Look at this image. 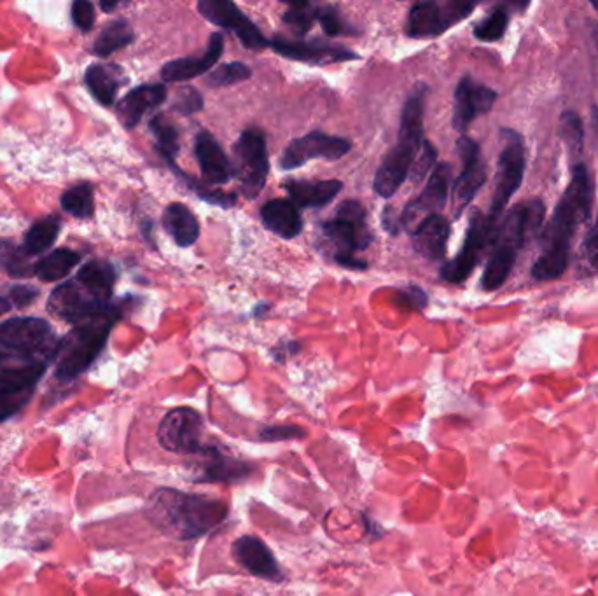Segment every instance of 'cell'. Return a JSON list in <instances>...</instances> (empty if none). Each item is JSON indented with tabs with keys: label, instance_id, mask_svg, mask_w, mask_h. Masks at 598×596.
Instances as JSON below:
<instances>
[{
	"label": "cell",
	"instance_id": "obj_5",
	"mask_svg": "<svg viewBox=\"0 0 598 596\" xmlns=\"http://www.w3.org/2000/svg\"><path fill=\"white\" fill-rule=\"evenodd\" d=\"M118 317V310L111 306L105 312L77 324L58 343V347L55 348V375L60 382L76 380L77 376L83 375L84 371L97 361Z\"/></svg>",
	"mask_w": 598,
	"mask_h": 596
},
{
	"label": "cell",
	"instance_id": "obj_46",
	"mask_svg": "<svg viewBox=\"0 0 598 596\" xmlns=\"http://www.w3.org/2000/svg\"><path fill=\"white\" fill-rule=\"evenodd\" d=\"M30 396H32V390H30V392L18 394V396L4 397V399H0V422H4L9 416L16 415V413L27 404Z\"/></svg>",
	"mask_w": 598,
	"mask_h": 596
},
{
	"label": "cell",
	"instance_id": "obj_42",
	"mask_svg": "<svg viewBox=\"0 0 598 596\" xmlns=\"http://www.w3.org/2000/svg\"><path fill=\"white\" fill-rule=\"evenodd\" d=\"M436 160H438L436 147L432 146L429 140H424L422 149L418 153V158L413 163V167H411V181L415 182V184H420V182L424 181L427 174L431 172V168L436 165Z\"/></svg>",
	"mask_w": 598,
	"mask_h": 596
},
{
	"label": "cell",
	"instance_id": "obj_2",
	"mask_svg": "<svg viewBox=\"0 0 598 596\" xmlns=\"http://www.w3.org/2000/svg\"><path fill=\"white\" fill-rule=\"evenodd\" d=\"M146 518L161 534L177 541H195L214 532L228 518V507L203 495L158 488L147 499Z\"/></svg>",
	"mask_w": 598,
	"mask_h": 596
},
{
	"label": "cell",
	"instance_id": "obj_26",
	"mask_svg": "<svg viewBox=\"0 0 598 596\" xmlns=\"http://www.w3.org/2000/svg\"><path fill=\"white\" fill-rule=\"evenodd\" d=\"M261 221L266 229L286 240H293L303 231V219L299 208L286 198L266 201L261 208Z\"/></svg>",
	"mask_w": 598,
	"mask_h": 596
},
{
	"label": "cell",
	"instance_id": "obj_9",
	"mask_svg": "<svg viewBox=\"0 0 598 596\" xmlns=\"http://www.w3.org/2000/svg\"><path fill=\"white\" fill-rule=\"evenodd\" d=\"M499 222L492 221L481 210H473L469 217L466 240L459 254L441 268V278L448 284H464L478 266L481 257L494 247Z\"/></svg>",
	"mask_w": 598,
	"mask_h": 596
},
{
	"label": "cell",
	"instance_id": "obj_53",
	"mask_svg": "<svg viewBox=\"0 0 598 596\" xmlns=\"http://www.w3.org/2000/svg\"><path fill=\"white\" fill-rule=\"evenodd\" d=\"M100 7L104 9L105 13H109V11H112V9H116V7H118V2H111V4H109V2H102Z\"/></svg>",
	"mask_w": 598,
	"mask_h": 596
},
{
	"label": "cell",
	"instance_id": "obj_13",
	"mask_svg": "<svg viewBox=\"0 0 598 596\" xmlns=\"http://www.w3.org/2000/svg\"><path fill=\"white\" fill-rule=\"evenodd\" d=\"M452 184V165L439 163L432 170L425 189L417 200L410 201L401 214V228L413 235L418 226L431 215L439 214L445 208Z\"/></svg>",
	"mask_w": 598,
	"mask_h": 596
},
{
	"label": "cell",
	"instance_id": "obj_33",
	"mask_svg": "<svg viewBox=\"0 0 598 596\" xmlns=\"http://www.w3.org/2000/svg\"><path fill=\"white\" fill-rule=\"evenodd\" d=\"M60 233V217L49 215L41 221L35 222L32 228L28 229L23 242V254L27 256H39L42 252L51 249Z\"/></svg>",
	"mask_w": 598,
	"mask_h": 596
},
{
	"label": "cell",
	"instance_id": "obj_45",
	"mask_svg": "<svg viewBox=\"0 0 598 596\" xmlns=\"http://www.w3.org/2000/svg\"><path fill=\"white\" fill-rule=\"evenodd\" d=\"M583 257L592 270L598 271V217L583 243Z\"/></svg>",
	"mask_w": 598,
	"mask_h": 596
},
{
	"label": "cell",
	"instance_id": "obj_35",
	"mask_svg": "<svg viewBox=\"0 0 598 596\" xmlns=\"http://www.w3.org/2000/svg\"><path fill=\"white\" fill-rule=\"evenodd\" d=\"M135 39L132 27L126 20H114L107 23L98 34L93 51L98 56H109L119 49L126 48Z\"/></svg>",
	"mask_w": 598,
	"mask_h": 596
},
{
	"label": "cell",
	"instance_id": "obj_15",
	"mask_svg": "<svg viewBox=\"0 0 598 596\" xmlns=\"http://www.w3.org/2000/svg\"><path fill=\"white\" fill-rule=\"evenodd\" d=\"M198 13L212 25L231 30L244 48L258 51L270 46V39H266L251 18H247L230 0H200Z\"/></svg>",
	"mask_w": 598,
	"mask_h": 596
},
{
	"label": "cell",
	"instance_id": "obj_28",
	"mask_svg": "<svg viewBox=\"0 0 598 596\" xmlns=\"http://www.w3.org/2000/svg\"><path fill=\"white\" fill-rule=\"evenodd\" d=\"M163 228L174 238L179 247L195 245L200 236V222L191 208L182 203H172L163 212Z\"/></svg>",
	"mask_w": 598,
	"mask_h": 596
},
{
	"label": "cell",
	"instance_id": "obj_50",
	"mask_svg": "<svg viewBox=\"0 0 598 596\" xmlns=\"http://www.w3.org/2000/svg\"><path fill=\"white\" fill-rule=\"evenodd\" d=\"M404 298L408 299L410 303L413 305L418 306V308H424L427 306V294H425L422 289H418L415 285H410L406 291L401 292Z\"/></svg>",
	"mask_w": 598,
	"mask_h": 596
},
{
	"label": "cell",
	"instance_id": "obj_12",
	"mask_svg": "<svg viewBox=\"0 0 598 596\" xmlns=\"http://www.w3.org/2000/svg\"><path fill=\"white\" fill-rule=\"evenodd\" d=\"M457 151H459L460 161H462V172H460L457 181L453 182L452 201L453 212L459 219L462 212L466 210L474 196L480 193V189L487 182V163L481 156V149L478 142L462 135L457 140Z\"/></svg>",
	"mask_w": 598,
	"mask_h": 596
},
{
	"label": "cell",
	"instance_id": "obj_8",
	"mask_svg": "<svg viewBox=\"0 0 598 596\" xmlns=\"http://www.w3.org/2000/svg\"><path fill=\"white\" fill-rule=\"evenodd\" d=\"M501 137L504 144L497 160L494 196L488 212V217L495 222H499L502 212L508 207L509 200L522 186L525 167H527V153H525L522 135L515 130L504 128L501 130Z\"/></svg>",
	"mask_w": 598,
	"mask_h": 596
},
{
	"label": "cell",
	"instance_id": "obj_22",
	"mask_svg": "<svg viewBox=\"0 0 598 596\" xmlns=\"http://www.w3.org/2000/svg\"><path fill=\"white\" fill-rule=\"evenodd\" d=\"M224 53V37L219 32L210 35L207 51L200 56H184L179 60H172L161 69V79L165 83H184L189 79L209 74L214 69L217 60Z\"/></svg>",
	"mask_w": 598,
	"mask_h": 596
},
{
	"label": "cell",
	"instance_id": "obj_48",
	"mask_svg": "<svg viewBox=\"0 0 598 596\" xmlns=\"http://www.w3.org/2000/svg\"><path fill=\"white\" fill-rule=\"evenodd\" d=\"M39 296V291L32 287V285H16L11 289V305L16 308H25L34 303L35 299Z\"/></svg>",
	"mask_w": 598,
	"mask_h": 596
},
{
	"label": "cell",
	"instance_id": "obj_3",
	"mask_svg": "<svg viewBox=\"0 0 598 596\" xmlns=\"http://www.w3.org/2000/svg\"><path fill=\"white\" fill-rule=\"evenodd\" d=\"M427 91V84H417L404 102L397 144L390 149L383 158L382 165L376 170L373 189L380 198L396 195L397 189L410 177L411 167L424 144V104Z\"/></svg>",
	"mask_w": 598,
	"mask_h": 596
},
{
	"label": "cell",
	"instance_id": "obj_32",
	"mask_svg": "<svg viewBox=\"0 0 598 596\" xmlns=\"http://www.w3.org/2000/svg\"><path fill=\"white\" fill-rule=\"evenodd\" d=\"M81 263V254L76 250L58 249L48 256L41 257V261L35 264V275L41 278L42 282H58L67 277L74 266Z\"/></svg>",
	"mask_w": 598,
	"mask_h": 596
},
{
	"label": "cell",
	"instance_id": "obj_47",
	"mask_svg": "<svg viewBox=\"0 0 598 596\" xmlns=\"http://www.w3.org/2000/svg\"><path fill=\"white\" fill-rule=\"evenodd\" d=\"M305 436V430L294 427V425H279V427H266L261 430V437L265 441H280V439H293V437Z\"/></svg>",
	"mask_w": 598,
	"mask_h": 596
},
{
	"label": "cell",
	"instance_id": "obj_7",
	"mask_svg": "<svg viewBox=\"0 0 598 596\" xmlns=\"http://www.w3.org/2000/svg\"><path fill=\"white\" fill-rule=\"evenodd\" d=\"M233 177L237 179L242 195L247 200H254L265 189L270 160L266 135L258 126H251L240 133L237 144L233 147Z\"/></svg>",
	"mask_w": 598,
	"mask_h": 596
},
{
	"label": "cell",
	"instance_id": "obj_21",
	"mask_svg": "<svg viewBox=\"0 0 598 596\" xmlns=\"http://www.w3.org/2000/svg\"><path fill=\"white\" fill-rule=\"evenodd\" d=\"M233 556L252 576L261 577L266 581L280 583L284 579V572L280 569L277 558L272 549L266 546L259 537L245 535L233 544Z\"/></svg>",
	"mask_w": 598,
	"mask_h": 596
},
{
	"label": "cell",
	"instance_id": "obj_43",
	"mask_svg": "<svg viewBox=\"0 0 598 596\" xmlns=\"http://www.w3.org/2000/svg\"><path fill=\"white\" fill-rule=\"evenodd\" d=\"M203 97L200 95V91L193 88V86H182L177 97H175L174 105L172 109L175 112H179L181 116H191L196 114L203 109Z\"/></svg>",
	"mask_w": 598,
	"mask_h": 596
},
{
	"label": "cell",
	"instance_id": "obj_44",
	"mask_svg": "<svg viewBox=\"0 0 598 596\" xmlns=\"http://www.w3.org/2000/svg\"><path fill=\"white\" fill-rule=\"evenodd\" d=\"M72 21L79 30L90 32L95 25V6L86 0H77L72 4Z\"/></svg>",
	"mask_w": 598,
	"mask_h": 596
},
{
	"label": "cell",
	"instance_id": "obj_52",
	"mask_svg": "<svg viewBox=\"0 0 598 596\" xmlns=\"http://www.w3.org/2000/svg\"><path fill=\"white\" fill-rule=\"evenodd\" d=\"M11 359V352L6 350V348L0 347V366L4 364V362L9 361Z\"/></svg>",
	"mask_w": 598,
	"mask_h": 596
},
{
	"label": "cell",
	"instance_id": "obj_24",
	"mask_svg": "<svg viewBox=\"0 0 598 596\" xmlns=\"http://www.w3.org/2000/svg\"><path fill=\"white\" fill-rule=\"evenodd\" d=\"M167 100L165 84H144L130 91L118 104V118L125 128L133 130L147 112L154 111Z\"/></svg>",
	"mask_w": 598,
	"mask_h": 596
},
{
	"label": "cell",
	"instance_id": "obj_4",
	"mask_svg": "<svg viewBox=\"0 0 598 596\" xmlns=\"http://www.w3.org/2000/svg\"><path fill=\"white\" fill-rule=\"evenodd\" d=\"M544 210L546 207L541 200L522 201L499 222L492 254L481 277L483 291L494 292L506 284L515 268L518 252L543 226Z\"/></svg>",
	"mask_w": 598,
	"mask_h": 596
},
{
	"label": "cell",
	"instance_id": "obj_30",
	"mask_svg": "<svg viewBox=\"0 0 598 596\" xmlns=\"http://www.w3.org/2000/svg\"><path fill=\"white\" fill-rule=\"evenodd\" d=\"M74 278L79 284L84 285L93 296H97L100 301L109 305L114 285H116V270L111 263L102 261V259L88 261L81 270L77 271Z\"/></svg>",
	"mask_w": 598,
	"mask_h": 596
},
{
	"label": "cell",
	"instance_id": "obj_1",
	"mask_svg": "<svg viewBox=\"0 0 598 596\" xmlns=\"http://www.w3.org/2000/svg\"><path fill=\"white\" fill-rule=\"evenodd\" d=\"M595 184L585 163L578 161L571 168V181L555 207L550 221L541 235V250L532 266V277L539 282H550L562 277L569 263L574 236L579 228L590 221Z\"/></svg>",
	"mask_w": 598,
	"mask_h": 596
},
{
	"label": "cell",
	"instance_id": "obj_34",
	"mask_svg": "<svg viewBox=\"0 0 598 596\" xmlns=\"http://www.w3.org/2000/svg\"><path fill=\"white\" fill-rule=\"evenodd\" d=\"M149 130L156 140V149L161 158L167 161L168 167L175 165V158L179 153V130L175 123H172L165 114H158L151 119Z\"/></svg>",
	"mask_w": 598,
	"mask_h": 596
},
{
	"label": "cell",
	"instance_id": "obj_23",
	"mask_svg": "<svg viewBox=\"0 0 598 596\" xmlns=\"http://www.w3.org/2000/svg\"><path fill=\"white\" fill-rule=\"evenodd\" d=\"M195 154L205 184H226L233 177V168L223 147L219 146L216 137L207 130H200L196 135Z\"/></svg>",
	"mask_w": 598,
	"mask_h": 596
},
{
	"label": "cell",
	"instance_id": "obj_41",
	"mask_svg": "<svg viewBox=\"0 0 598 596\" xmlns=\"http://www.w3.org/2000/svg\"><path fill=\"white\" fill-rule=\"evenodd\" d=\"M317 21L329 37L355 34V28L348 25L347 20L333 6L317 7Z\"/></svg>",
	"mask_w": 598,
	"mask_h": 596
},
{
	"label": "cell",
	"instance_id": "obj_10",
	"mask_svg": "<svg viewBox=\"0 0 598 596\" xmlns=\"http://www.w3.org/2000/svg\"><path fill=\"white\" fill-rule=\"evenodd\" d=\"M473 2H418L411 7L406 20V34L411 39H432L448 28L466 20L473 13Z\"/></svg>",
	"mask_w": 598,
	"mask_h": 596
},
{
	"label": "cell",
	"instance_id": "obj_14",
	"mask_svg": "<svg viewBox=\"0 0 598 596\" xmlns=\"http://www.w3.org/2000/svg\"><path fill=\"white\" fill-rule=\"evenodd\" d=\"M352 151V142L336 135H327L324 132H312L294 139L284 149L280 156L279 167L282 170H294L303 167L312 160H341Z\"/></svg>",
	"mask_w": 598,
	"mask_h": 596
},
{
	"label": "cell",
	"instance_id": "obj_19",
	"mask_svg": "<svg viewBox=\"0 0 598 596\" xmlns=\"http://www.w3.org/2000/svg\"><path fill=\"white\" fill-rule=\"evenodd\" d=\"M193 457L195 460L188 464L193 472L191 478L202 483L242 481L252 472V465L231 457L228 453L219 450L217 446H202V450Z\"/></svg>",
	"mask_w": 598,
	"mask_h": 596
},
{
	"label": "cell",
	"instance_id": "obj_54",
	"mask_svg": "<svg viewBox=\"0 0 598 596\" xmlns=\"http://www.w3.org/2000/svg\"><path fill=\"white\" fill-rule=\"evenodd\" d=\"M592 27L593 42H595V46H597L598 49V23H592Z\"/></svg>",
	"mask_w": 598,
	"mask_h": 596
},
{
	"label": "cell",
	"instance_id": "obj_18",
	"mask_svg": "<svg viewBox=\"0 0 598 596\" xmlns=\"http://www.w3.org/2000/svg\"><path fill=\"white\" fill-rule=\"evenodd\" d=\"M495 102L497 91L474 81L471 76L462 77L453 95V128L466 132L474 119L492 111Z\"/></svg>",
	"mask_w": 598,
	"mask_h": 596
},
{
	"label": "cell",
	"instance_id": "obj_27",
	"mask_svg": "<svg viewBox=\"0 0 598 596\" xmlns=\"http://www.w3.org/2000/svg\"><path fill=\"white\" fill-rule=\"evenodd\" d=\"M284 189L298 208H322L343 189L341 181H287Z\"/></svg>",
	"mask_w": 598,
	"mask_h": 596
},
{
	"label": "cell",
	"instance_id": "obj_40",
	"mask_svg": "<svg viewBox=\"0 0 598 596\" xmlns=\"http://www.w3.org/2000/svg\"><path fill=\"white\" fill-rule=\"evenodd\" d=\"M317 7L310 2H291L284 13V23L293 27L294 32L305 35L310 32L313 23L317 21Z\"/></svg>",
	"mask_w": 598,
	"mask_h": 596
},
{
	"label": "cell",
	"instance_id": "obj_36",
	"mask_svg": "<svg viewBox=\"0 0 598 596\" xmlns=\"http://www.w3.org/2000/svg\"><path fill=\"white\" fill-rule=\"evenodd\" d=\"M62 208L77 219L91 217L95 212V198H93V186L90 182H83L65 191L62 196Z\"/></svg>",
	"mask_w": 598,
	"mask_h": 596
},
{
	"label": "cell",
	"instance_id": "obj_29",
	"mask_svg": "<svg viewBox=\"0 0 598 596\" xmlns=\"http://www.w3.org/2000/svg\"><path fill=\"white\" fill-rule=\"evenodd\" d=\"M84 83L102 105H112L118 97L121 84L125 83L123 72L116 65H90L84 74Z\"/></svg>",
	"mask_w": 598,
	"mask_h": 596
},
{
	"label": "cell",
	"instance_id": "obj_37",
	"mask_svg": "<svg viewBox=\"0 0 598 596\" xmlns=\"http://www.w3.org/2000/svg\"><path fill=\"white\" fill-rule=\"evenodd\" d=\"M509 27V13L504 6H497L490 13L474 25V37L478 41L497 42L506 35Z\"/></svg>",
	"mask_w": 598,
	"mask_h": 596
},
{
	"label": "cell",
	"instance_id": "obj_38",
	"mask_svg": "<svg viewBox=\"0 0 598 596\" xmlns=\"http://www.w3.org/2000/svg\"><path fill=\"white\" fill-rule=\"evenodd\" d=\"M558 132L572 156H579L585 149V126L583 119L574 111H565L558 121Z\"/></svg>",
	"mask_w": 598,
	"mask_h": 596
},
{
	"label": "cell",
	"instance_id": "obj_6",
	"mask_svg": "<svg viewBox=\"0 0 598 596\" xmlns=\"http://www.w3.org/2000/svg\"><path fill=\"white\" fill-rule=\"evenodd\" d=\"M322 233L336 249V263L348 270H368V261L354 256V252L366 250L373 243L368 212L362 207V203L355 200L343 201L336 210L334 219L322 224Z\"/></svg>",
	"mask_w": 598,
	"mask_h": 596
},
{
	"label": "cell",
	"instance_id": "obj_20",
	"mask_svg": "<svg viewBox=\"0 0 598 596\" xmlns=\"http://www.w3.org/2000/svg\"><path fill=\"white\" fill-rule=\"evenodd\" d=\"M270 46L287 60L310 63V65L352 62V60L361 58L352 49L334 46V44L322 42L319 39L317 41H291L286 37H275L270 41Z\"/></svg>",
	"mask_w": 598,
	"mask_h": 596
},
{
	"label": "cell",
	"instance_id": "obj_39",
	"mask_svg": "<svg viewBox=\"0 0 598 596\" xmlns=\"http://www.w3.org/2000/svg\"><path fill=\"white\" fill-rule=\"evenodd\" d=\"M251 77V67H247L245 63H224V65L216 67V70H210L207 74V84L210 88H223V86H231V84L244 83Z\"/></svg>",
	"mask_w": 598,
	"mask_h": 596
},
{
	"label": "cell",
	"instance_id": "obj_55",
	"mask_svg": "<svg viewBox=\"0 0 598 596\" xmlns=\"http://www.w3.org/2000/svg\"><path fill=\"white\" fill-rule=\"evenodd\" d=\"M593 7H595V9L598 11V4H593Z\"/></svg>",
	"mask_w": 598,
	"mask_h": 596
},
{
	"label": "cell",
	"instance_id": "obj_17",
	"mask_svg": "<svg viewBox=\"0 0 598 596\" xmlns=\"http://www.w3.org/2000/svg\"><path fill=\"white\" fill-rule=\"evenodd\" d=\"M53 343V327L46 320L18 317L0 324V347L16 354L35 355Z\"/></svg>",
	"mask_w": 598,
	"mask_h": 596
},
{
	"label": "cell",
	"instance_id": "obj_51",
	"mask_svg": "<svg viewBox=\"0 0 598 596\" xmlns=\"http://www.w3.org/2000/svg\"><path fill=\"white\" fill-rule=\"evenodd\" d=\"M11 308H13V305H11V301H9V299L0 298V317H2V315H6Z\"/></svg>",
	"mask_w": 598,
	"mask_h": 596
},
{
	"label": "cell",
	"instance_id": "obj_25",
	"mask_svg": "<svg viewBox=\"0 0 598 596\" xmlns=\"http://www.w3.org/2000/svg\"><path fill=\"white\" fill-rule=\"evenodd\" d=\"M450 233H452V228H450V222L445 215H431L411 235L413 247L420 256L429 261H443Z\"/></svg>",
	"mask_w": 598,
	"mask_h": 596
},
{
	"label": "cell",
	"instance_id": "obj_16",
	"mask_svg": "<svg viewBox=\"0 0 598 596\" xmlns=\"http://www.w3.org/2000/svg\"><path fill=\"white\" fill-rule=\"evenodd\" d=\"M107 308H111V305L93 296L84 285L77 282L76 278L58 285L55 291L51 292L48 301L49 312L76 326L84 320L95 317L98 313L105 312Z\"/></svg>",
	"mask_w": 598,
	"mask_h": 596
},
{
	"label": "cell",
	"instance_id": "obj_11",
	"mask_svg": "<svg viewBox=\"0 0 598 596\" xmlns=\"http://www.w3.org/2000/svg\"><path fill=\"white\" fill-rule=\"evenodd\" d=\"M203 418L196 409L175 408L163 416L158 443L163 450L179 455H196L202 450Z\"/></svg>",
	"mask_w": 598,
	"mask_h": 596
},
{
	"label": "cell",
	"instance_id": "obj_49",
	"mask_svg": "<svg viewBox=\"0 0 598 596\" xmlns=\"http://www.w3.org/2000/svg\"><path fill=\"white\" fill-rule=\"evenodd\" d=\"M382 222L385 229L389 231L390 235L396 236L401 233V215L394 212V208L387 207L383 210Z\"/></svg>",
	"mask_w": 598,
	"mask_h": 596
},
{
	"label": "cell",
	"instance_id": "obj_31",
	"mask_svg": "<svg viewBox=\"0 0 598 596\" xmlns=\"http://www.w3.org/2000/svg\"><path fill=\"white\" fill-rule=\"evenodd\" d=\"M46 371L44 362H34L21 368L2 369L0 371V399L18 396L34 389Z\"/></svg>",
	"mask_w": 598,
	"mask_h": 596
}]
</instances>
